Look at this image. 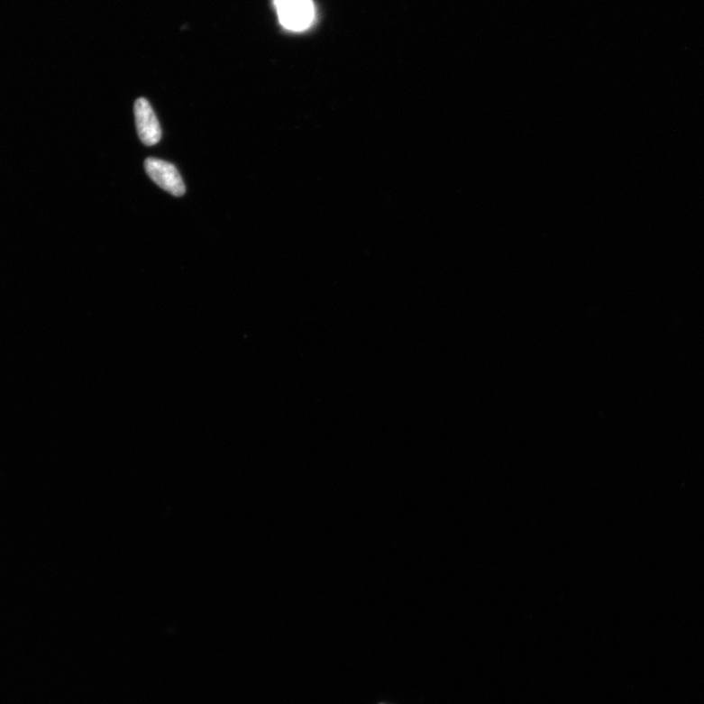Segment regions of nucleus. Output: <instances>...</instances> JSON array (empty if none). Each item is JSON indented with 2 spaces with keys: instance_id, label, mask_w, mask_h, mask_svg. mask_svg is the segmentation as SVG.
Returning a JSON list of instances; mask_svg holds the SVG:
<instances>
[{
  "instance_id": "f257e3e1",
  "label": "nucleus",
  "mask_w": 704,
  "mask_h": 704,
  "mask_svg": "<svg viewBox=\"0 0 704 704\" xmlns=\"http://www.w3.org/2000/svg\"><path fill=\"white\" fill-rule=\"evenodd\" d=\"M281 25L293 32H302L313 24L315 8L313 0H274Z\"/></svg>"
},
{
  "instance_id": "f03ea898",
  "label": "nucleus",
  "mask_w": 704,
  "mask_h": 704,
  "mask_svg": "<svg viewBox=\"0 0 704 704\" xmlns=\"http://www.w3.org/2000/svg\"><path fill=\"white\" fill-rule=\"evenodd\" d=\"M144 167L148 177L161 189L176 196V197H181V196L186 194V184H184L180 173L175 166L163 160L148 158L145 160Z\"/></svg>"
},
{
  "instance_id": "7ed1b4c3",
  "label": "nucleus",
  "mask_w": 704,
  "mask_h": 704,
  "mask_svg": "<svg viewBox=\"0 0 704 704\" xmlns=\"http://www.w3.org/2000/svg\"><path fill=\"white\" fill-rule=\"evenodd\" d=\"M134 114L138 136L146 146H154L160 142L161 130L154 110L145 98L137 99L134 104Z\"/></svg>"
},
{
  "instance_id": "20e7f679",
  "label": "nucleus",
  "mask_w": 704,
  "mask_h": 704,
  "mask_svg": "<svg viewBox=\"0 0 704 704\" xmlns=\"http://www.w3.org/2000/svg\"><path fill=\"white\" fill-rule=\"evenodd\" d=\"M383 704V703H382Z\"/></svg>"
}]
</instances>
